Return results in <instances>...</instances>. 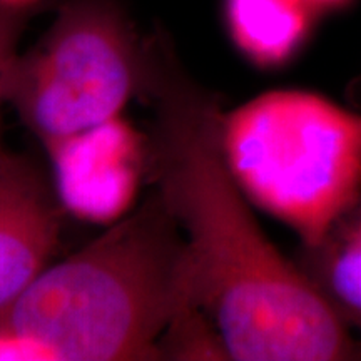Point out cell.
<instances>
[{
  "instance_id": "1",
  "label": "cell",
  "mask_w": 361,
  "mask_h": 361,
  "mask_svg": "<svg viewBox=\"0 0 361 361\" xmlns=\"http://www.w3.org/2000/svg\"><path fill=\"white\" fill-rule=\"evenodd\" d=\"M146 47L142 87L156 101L157 192L183 233L192 300L229 360L361 358L351 329L252 216L224 159L219 99L180 74L166 45Z\"/></svg>"
},
{
  "instance_id": "2",
  "label": "cell",
  "mask_w": 361,
  "mask_h": 361,
  "mask_svg": "<svg viewBox=\"0 0 361 361\" xmlns=\"http://www.w3.org/2000/svg\"><path fill=\"white\" fill-rule=\"evenodd\" d=\"M186 301L194 300L184 238L156 191L29 283L0 314V361L161 358Z\"/></svg>"
},
{
  "instance_id": "3",
  "label": "cell",
  "mask_w": 361,
  "mask_h": 361,
  "mask_svg": "<svg viewBox=\"0 0 361 361\" xmlns=\"http://www.w3.org/2000/svg\"><path fill=\"white\" fill-rule=\"evenodd\" d=\"M226 164L247 201L318 243L361 194V112L301 89L224 112Z\"/></svg>"
},
{
  "instance_id": "4",
  "label": "cell",
  "mask_w": 361,
  "mask_h": 361,
  "mask_svg": "<svg viewBox=\"0 0 361 361\" xmlns=\"http://www.w3.org/2000/svg\"><path fill=\"white\" fill-rule=\"evenodd\" d=\"M144 75L146 45L117 0H67L37 45L17 56L4 101L49 149L121 117Z\"/></svg>"
},
{
  "instance_id": "5",
  "label": "cell",
  "mask_w": 361,
  "mask_h": 361,
  "mask_svg": "<svg viewBox=\"0 0 361 361\" xmlns=\"http://www.w3.org/2000/svg\"><path fill=\"white\" fill-rule=\"evenodd\" d=\"M54 191L66 209L90 223L128 214L142 176L144 142L123 117L47 149Z\"/></svg>"
},
{
  "instance_id": "6",
  "label": "cell",
  "mask_w": 361,
  "mask_h": 361,
  "mask_svg": "<svg viewBox=\"0 0 361 361\" xmlns=\"http://www.w3.org/2000/svg\"><path fill=\"white\" fill-rule=\"evenodd\" d=\"M59 204L32 162L0 146V314L51 259L61 229Z\"/></svg>"
},
{
  "instance_id": "7",
  "label": "cell",
  "mask_w": 361,
  "mask_h": 361,
  "mask_svg": "<svg viewBox=\"0 0 361 361\" xmlns=\"http://www.w3.org/2000/svg\"><path fill=\"white\" fill-rule=\"evenodd\" d=\"M223 13L241 56L264 71L290 64L308 42L318 16L306 0H224Z\"/></svg>"
},
{
  "instance_id": "8",
  "label": "cell",
  "mask_w": 361,
  "mask_h": 361,
  "mask_svg": "<svg viewBox=\"0 0 361 361\" xmlns=\"http://www.w3.org/2000/svg\"><path fill=\"white\" fill-rule=\"evenodd\" d=\"M301 250L300 268L341 322L361 333V194L318 243Z\"/></svg>"
},
{
  "instance_id": "9",
  "label": "cell",
  "mask_w": 361,
  "mask_h": 361,
  "mask_svg": "<svg viewBox=\"0 0 361 361\" xmlns=\"http://www.w3.org/2000/svg\"><path fill=\"white\" fill-rule=\"evenodd\" d=\"M22 27H24V11L0 4V104L6 94V82L17 56Z\"/></svg>"
},
{
  "instance_id": "10",
  "label": "cell",
  "mask_w": 361,
  "mask_h": 361,
  "mask_svg": "<svg viewBox=\"0 0 361 361\" xmlns=\"http://www.w3.org/2000/svg\"><path fill=\"white\" fill-rule=\"evenodd\" d=\"M306 2H308L310 6L319 13L323 11H333V8L346 6L350 0H306Z\"/></svg>"
},
{
  "instance_id": "11",
  "label": "cell",
  "mask_w": 361,
  "mask_h": 361,
  "mask_svg": "<svg viewBox=\"0 0 361 361\" xmlns=\"http://www.w3.org/2000/svg\"><path fill=\"white\" fill-rule=\"evenodd\" d=\"M35 0H0V4H4V6H8V7H13V8H22L24 11L25 7H29L30 4H34Z\"/></svg>"
}]
</instances>
